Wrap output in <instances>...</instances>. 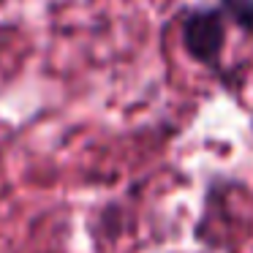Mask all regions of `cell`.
<instances>
[{
  "instance_id": "obj_2",
  "label": "cell",
  "mask_w": 253,
  "mask_h": 253,
  "mask_svg": "<svg viewBox=\"0 0 253 253\" xmlns=\"http://www.w3.org/2000/svg\"><path fill=\"white\" fill-rule=\"evenodd\" d=\"M220 11L229 14L242 30H253V0H220Z\"/></svg>"
},
{
  "instance_id": "obj_1",
  "label": "cell",
  "mask_w": 253,
  "mask_h": 253,
  "mask_svg": "<svg viewBox=\"0 0 253 253\" xmlns=\"http://www.w3.org/2000/svg\"><path fill=\"white\" fill-rule=\"evenodd\" d=\"M226 41V25L220 8H199L182 17V46L193 60L220 68V52Z\"/></svg>"
}]
</instances>
